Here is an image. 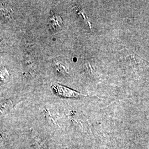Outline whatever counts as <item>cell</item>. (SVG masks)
I'll list each match as a JSON object with an SVG mask.
<instances>
[{
	"instance_id": "6da1fadb",
	"label": "cell",
	"mask_w": 149,
	"mask_h": 149,
	"mask_svg": "<svg viewBox=\"0 0 149 149\" xmlns=\"http://www.w3.org/2000/svg\"><path fill=\"white\" fill-rule=\"evenodd\" d=\"M54 93L61 97L64 98H79L81 96H85L79 92L71 90L68 87L58 84H54L52 85Z\"/></svg>"
},
{
	"instance_id": "7a4b0ae2",
	"label": "cell",
	"mask_w": 149,
	"mask_h": 149,
	"mask_svg": "<svg viewBox=\"0 0 149 149\" xmlns=\"http://www.w3.org/2000/svg\"><path fill=\"white\" fill-rule=\"evenodd\" d=\"M62 23V19L59 16H55L53 15L50 16L49 24L52 29H55L58 27H60V25Z\"/></svg>"
}]
</instances>
